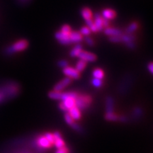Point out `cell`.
<instances>
[{
  "mask_svg": "<svg viewBox=\"0 0 153 153\" xmlns=\"http://www.w3.org/2000/svg\"><path fill=\"white\" fill-rule=\"evenodd\" d=\"M28 46V42L25 39L19 40L13 43L11 46L6 49V53L8 55H12L14 53L22 52L27 48Z\"/></svg>",
  "mask_w": 153,
  "mask_h": 153,
  "instance_id": "cell-1",
  "label": "cell"
},
{
  "mask_svg": "<svg viewBox=\"0 0 153 153\" xmlns=\"http://www.w3.org/2000/svg\"><path fill=\"white\" fill-rule=\"evenodd\" d=\"M0 91H1L5 96L6 99L11 98L12 97H16L19 91V86L16 83H11L6 85L0 88Z\"/></svg>",
  "mask_w": 153,
  "mask_h": 153,
  "instance_id": "cell-2",
  "label": "cell"
},
{
  "mask_svg": "<svg viewBox=\"0 0 153 153\" xmlns=\"http://www.w3.org/2000/svg\"><path fill=\"white\" fill-rule=\"evenodd\" d=\"M74 100L75 106L79 110H85V108H88L91 102V97L85 94H77Z\"/></svg>",
  "mask_w": 153,
  "mask_h": 153,
  "instance_id": "cell-3",
  "label": "cell"
},
{
  "mask_svg": "<svg viewBox=\"0 0 153 153\" xmlns=\"http://www.w3.org/2000/svg\"><path fill=\"white\" fill-rule=\"evenodd\" d=\"M70 33H63V32L59 30L55 33V38L62 45H70V44H71L70 38Z\"/></svg>",
  "mask_w": 153,
  "mask_h": 153,
  "instance_id": "cell-4",
  "label": "cell"
},
{
  "mask_svg": "<svg viewBox=\"0 0 153 153\" xmlns=\"http://www.w3.org/2000/svg\"><path fill=\"white\" fill-rule=\"evenodd\" d=\"M63 73L68 77L72 79H77L80 77V72H79L75 68H71V67H66L63 68Z\"/></svg>",
  "mask_w": 153,
  "mask_h": 153,
  "instance_id": "cell-5",
  "label": "cell"
},
{
  "mask_svg": "<svg viewBox=\"0 0 153 153\" xmlns=\"http://www.w3.org/2000/svg\"><path fill=\"white\" fill-rule=\"evenodd\" d=\"M80 59L82 60H85V62H94L97 60V56L92 53L87 52V51H82L81 53H80L79 57Z\"/></svg>",
  "mask_w": 153,
  "mask_h": 153,
  "instance_id": "cell-6",
  "label": "cell"
},
{
  "mask_svg": "<svg viewBox=\"0 0 153 153\" xmlns=\"http://www.w3.org/2000/svg\"><path fill=\"white\" fill-rule=\"evenodd\" d=\"M72 80V79H70V78H69V77H66V78H65L64 79L61 80L60 82H59L58 83H57V85L55 86L54 91H61L62 90H63L65 88L67 87L68 85H70V84H71Z\"/></svg>",
  "mask_w": 153,
  "mask_h": 153,
  "instance_id": "cell-7",
  "label": "cell"
},
{
  "mask_svg": "<svg viewBox=\"0 0 153 153\" xmlns=\"http://www.w3.org/2000/svg\"><path fill=\"white\" fill-rule=\"evenodd\" d=\"M93 21L94 24L96 28H97V31H101V30L104 29V19H103L101 14H95L94 19Z\"/></svg>",
  "mask_w": 153,
  "mask_h": 153,
  "instance_id": "cell-8",
  "label": "cell"
},
{
  "mask_svg": "<svg viewBox=\"0 0 153 153\" xmlns=\"http://www.w3.org/2000/svg\"><path fill=\"white\" fill-rule=\"evenodd\" d=\"M101 16L103 17V19H106L108 21L112 20V19L116 18V13L111 9H105L101 13Z\"/></svg>",
  "mask_w": 153,
  "mask_h": 153,
  "instance_id": "cell-9",
  "label": "cell"
},
{
  "mask_svg": "<svg viewBox=\"0 0 153 153\" xmlns=\"http://www.w3.org/2000/svg\"><path fill=\"white\" fill-rule=\"evenodd\" d=\"M53 136H54V145L57 148L59 149L65 147L64 140L62 138L61 134L58 131L55 132L54 134H53Z\"/></svg>",
  "mask_w": 153,
  "mask_h": 153,
  "instance_id": "cell-10",
  "label": "cell"
},
{
  "mask_svg": "<svg viewBox=\"0 0 153 153\" xmlns=\"http://www.w3.org/2000/svg\"><path fill=\"white\" fill-rule=\"evenodd\" d=\"M70 42L72 43H79L83 39V36L79 33V31H72L70 33Z\"/></svg>",
  "mask_w": 153,
  "mask_h": 153,
  "instance_id": "cell-11",
  "label": "cell"
},
{
  "mask_svg": "<svg viewBox=\"0 0 153 153\" xmlns=\"http://www.w3.org/2000/svg\"><path fill=\"white\" fill-rule=\"evenodd\" d=\"M36 143H37L38 148H49L52 146V145L50 143L49 141L44 136H41L38 137L37 140H36Z\"/></svg>",
  "mask_w": 153,
  "mask_h": 153,
  "instance_id": "cell-12",
  "label": "cell"
},
{
  "mask_svg": "<svg viewBox=\"0 0 153 153\" xmlns=\"http://www.w3.org/2000/svg\"><path fill=\"white\" fill-rule=\"evenodd\" d=\"M104 33L109 37H114V36H120L122 34V31L118 28H108L107 27L104 29Z\"/></svg>",
  "mask_w": 153,
  "mask_h": 153,
  "instance_id": "cell-13",
  "label": "cell"
},
{
  "mask_svg": "<svg viewBox=\"0 0 153 153\" xmlns=\"http://www.w3.org/2000/svg\"><path fill=\"white\" fill-rule=\"evenodd\" d=\"M69 111V114L72 118L73 120H79L81 118V113H80V110L78 109L76 107L74 106L72 108H70Z\"/></svg>",
  "mask_w": 153,
  "mask_h": 153,
  "instance_id": "cell-14",
  "label": "cell"
},
{
  "mask_svg": "<svg viewBox=\"0 0 153 153\" xmlns=\"http://www.w3.org/2000/svg\"><path fill=\"white\" fill-rule=\"evenodd\" d=\"M82 51H83V50H82V45H80L79 43H77L72 48V49L70 53V55L72 57H79V54L81 53Z\"/></svg>",
  "mask_w": 153,
  "mask_h": 153,
  "instance_id": "cell-15",
  "label": "cell"
},
{
  "mask_svg": "<svg viewBox=\"0 0 153 153\" xmlns=\"http://www.w3.org/2000/svg\"><path fill=\"white\" fill-rule=\"evenodd\" d=\"M81 15L82 18L85 19V21L90 20L93 18V14L92 11L88 7H85L81 10Z\"/></svg>",
  "mask_w": 153,
  "mask_h": 153,
  "instance_id": "cell-16",
  "label": "cell"
},
{
  "mask_svg": "<svg viewBox=\"0 0 153 153\" xmlns=\"http://www.w3.org/2000/svg\"><path fill=\"white\" fill-rule=\"evenodd\" d=\"M114 99L111 97H107L106 101V114H111V113H114Z\"/></svg>",
  "mask_w": 153,
  "mask_h": 153,
  "instance_id": "cell-17",
  "label": "cell"
},
{
  "mask_svg": "<svg viewBox=\"0 0 153 153\" xmlns=\"http://www.w3.org/2000/svg\"><path fill=\"white\" fill-rule=\"evenodd\" d=\"M62 104L66 108V109L68 111L70 108H71L75 106V100H74V98L69 97V98L62 101Z\"/></svg>",
  "mask_w": 153,
  "mask_h": 153,
  "instance_id": "cell-18",
  "label": "cell"
},
{
  "mask_svg": "<svg viewBox=\"0 0 153 153\" xmlns=\"http://www.w3.org/2000/svg\"><path fill=\"white\" fill-rule=\"evenodd\" d=\"M138 28V24L137 22H133L126 28V33L128 34H133L134 32L136 31V30Z\"/></svg>",
  "mask_w": 153,
  "mask_h": 153,
  "instance_id": "cell-19",
  "label": "cell"
},
{
  "mask_svg": "<svg viewBox=\"0 0 153 153\" xmlns=\"http://www.w3.org/2000/svg\"><path fill=\"white\" fill-rule=\"evenodd\" d=\"M92 74L94 78H97V79H102L104 76V72L100 68H96L93 70Z\"/></svg>",
  "mask_w": 153,
  "mask_h": 153,
  "instance_id": "cell-20",
  "label": "cell"
},
{
  "mask_svg": "<svg viewBox=\"0 0 153 153\" xmlns=\"http://www.w3.org/2000/svg\"><path fill=\"white\" fill-rule=\"evenodd\" d=\"M49 98L55 99V100H61L62 98V92L61 91H52L48 94Z\"/></svg>",
  "mask_w": 153,
  "mask_h": 153,
  "instance_id": "cell-21",
  "label": "cell"
},
{
  "mask_svg": "<svg viewBox=\"0 0 153 153\" xmlns=\"http://www.w3.org/2000/svg\"><path fill=\"white\" fill-rule=\"evenodd\" d=\"M86 66H87V62H85V60H82L80 59V60L76 62L75 69L77 70L78 72H82L84 70H85Z\"/></svg>",
  "mask_w": 153,
  "mask_h": 153,
  "instance_id": "cell-22",
  "label": "cell"
},
{
  "mask_svg": "<svg viewBox=\"0 0 153 153\" xmlns=\"http://www.w3.org/2000/svg\"><path fill=\"white\" fill-rule=\"evenodd\" d=\"M118 117L117 115H116L114 113H111V114H106L105 116V118L108 120H111V121H117L118 120Z\"/></svg>",
  "mask_w": 153,
  "mask_h": 153,
  "instance_id": "cell-23",
  "label": "cell"
},
{
  "mask_svg": "<svg viewBox=\"0 0 153 153\" xmlns=\"http://www.w3.org/2000/svg\"><path fill=\"white\" fill-rule=\"evenodd\" d=\"M91 31L89 29V28L87 26H86L81 28L79 33L82 34V36H89V34L91 33Z\"/></svg>",
  "mask_w": 153,
  "mask_h": 153,
  "instance_id": "cell-24",
  "label": "cell"
},
{
  "mask_svg": "<svg viewBox=\"0 0 153 153\" xmlns=\"http://www.w3.org/2000/svg\"><path fill=\"white\" fill-rule=\"evenodd\" d=\"M86 24H87V26L89 28V29L91 32H97V28H96L94 24L93 19H90V20L86 21Z\"/></svg>",
  "mask_w": 153,
  "mask_h": 153,
  "instance_id": "cell-25",
  "label": "cell"
},
{
  "mask_svg": "<svg viewBox=\"0 0 153 153\" xmlns=\"http://www.w3.org/2000/svg\"><path fill=\"white\" fill-rule=\"evenodd\" d=\"M91 83H92L94 87H95L97 88L101 87L103 85L102 80L99 79H97V78H93L92 80H91Z\"/></svg>",
  "mask_w": 153,
  "mask_h": 153,
  "instance_id": "cell-26",
  "label": "cell"
},
{
  "mask_svg": "<svg viewBox=\"0 0 153 153\" xmlns=\"http://www.w3.org/2000/svg\"><path fill=\"white\" fill-rule=\"evenodd\" d=\"M65 120L66 123H68V125H70V126L74 123V120L72 119V118L70 116V115L69 114V113L68 112H66L65 114Z\"/></svg>",
  "mask_w": 153,
  "mask_h": 153,
  "instance_id": "cell-27",
  "label": "cell"
},
{
  "mask_svg": "<svg viewBox=\"0 0 153 153\" xmlns=\"http://www.w3.org/2000/svg\"><path fill=\"white\" fill-rule=\"evenodd\" d=\"M60 31L63 32V33H70L72 31V28L70 27V26L68 24H65L61 27Z\"/></svg>",
  "mask_w": 153,
  "mask_h": 153,
  "instance_id": "cell-28",
  "label": "cell"
},
{
  "mask_svg": "<svg viewBox=\"0 0 153 153\" xmlns=\"http://www.w3.org/2000/svg\"><path fill=\"white\" fill-rule=\"evenodd\" d=\"M44 137L49 141L51 145H54V136H53V134H51V133H46L44 135Z\"/></svg>",
  "mask_w": 153,
  "mask_h": 153,
  "instance_id": "cell-29",
  "label": "cell"
},
{
  "mask_svg": "<svg viewBox=\"0 0 153 153\" xmlns=\"http://www.w3.org/2000/svg\"><path fill=\"white\" fill-rule=\"evenodd\" d=\"M57 65H58V66L60 67V68H66V67L68 66V62L67 60H61L59 61L58 62H57Z\"/></svg>",
  "mask_w": 153,
  "mask_h": 153,
  "instance_id": "cell-30",
  "label": "cell"
},
{
  "mask_svg": "<svg viewBox=\"0 0 153 153\" xmlns=\"http://www.w3.org/2000/svg\"><path fill=\"white\" fill-rule=\"evenodd\" d=\"M85 42L88 45H89V46H94V40L91 38L89 37V36H87V37L85 38Z\"/></svg>",
  "mask_w": 153,
  "mask_h": 153,
  "instance_id": "cell-31",
  "label": "cell"
},
{
  "mask_svg": "<svg viewBox=\"0 0 153 153\" xmlns=\"http://www.w3.org/2000/svg\"><path fill=\"white\" fill-rule=\"evenodd\" d=\"M71 127H72V128H73V129L75 130L76 131H78V132H82V131H83V130H82V128L80 127V126H79V125H77V124L75 123H74L73 124H72V125L71 126Z\"/></svg>",
  "mask_w": 153,
  "mask_h": 153,
  "instance_id": "cell-32",
  "label": "cell"
},
{
  "mask_svg": "<svg viewBox=\"0 0 153 153\" xmlns=\"http://www.w3.org/2000/svg\"><path fill=\"white\" fill-rule=\"evenodd\" d=\"M68 152H69L68 148H66V147L65 146L62 148H59L55 153H68Z\"/></svg>",
  "mask_w": 153,
  "mask_h": 153,
  "instance_id": "cell-33",
  "label": "cell"
},
{
  "mask_svg": "<svg viewBox=\"0 0 153 153\" xmlns=\"http://www.w3.org/2000/svg\"><path fill=\"white\" fill-rule=\"evenodd\" d=\"M59 107H60V108L61 110L62 111H65V112H67V111H68L66 109V108H65V107L64 105H63L62 102H61L60 104H59Z\"/></svg>",
  "mask_w": 153,
  "mask_h": 153,
  "instance_id": "cell-34",
  "label": "cell"
},
{
  "mask_svg": "<svg viewBox=\"0 0 153 153\" xmlns=\"http://www.w3.org/2000/svg\"><path fill=\"white\" fill-rule=\"evenodd\" d=\"M5 100H6L5 96L4 95V94L1 92V91H0V103L2 102V101H5Z\"/></svg>",
  "mask_w": 153,
  "mask_h": 153,
  "instance_id": "cell-35",
  "label": "cell"
},
{
  "mask_svg": "<svg viewBox=\"0 0 153 153\" xmlns=\"http://www.w3.org/2000/svg\"><path fill=\"white\" fill-rule=\"evenodd\" d=\"M127 119L128 118L126 116H120V117H118V120L122 122H126L127 121Z\"/></svg>",
  "mask_w": 153,
  "mask_h": 153,
  "instance_id": "cell-36",
  "label": "cell"
},
{
  "mask_svg": "<svg viewBox=\"0 0 153 153\" xmlns=\"http://www.w3.org/2000/svg\"><path fill=\"white\" fill-rule=\"evenodd\" d=\"M148 69H149V70H150V72H151V73H152V72H153V65H152V62H150V65H149Z\"/></svg>",
  "mask_w": 153,
  "mask_h": 153,
  "instance_id": "cell-37",
  "label": "cell"
},
{
  "mask_svg": "<svg viewBox=\"0 0 153 153\" xmlns=\"http://www.w3.org/2000/svg\"><path fill=\"white\" fill-rule=\"evenodd\" d=\"M21 1H22V2H23V3H24V2H26V1H28V0H20Z\"/></svg>",
  "mask_w": 153,
  "mask_h": 153,
  "instance_id": "cell-38",
  "label": "cell"
}]
</instances>
